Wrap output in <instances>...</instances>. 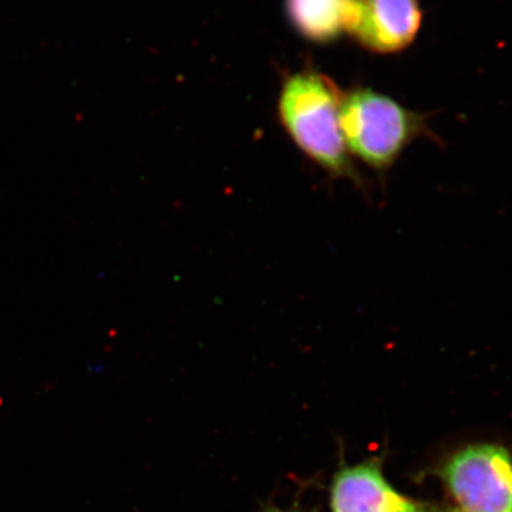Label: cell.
<instances>
[{
  "label": "cell",
  "mask_w": 512,
  "mask_h": 512,
  "mask_svg": "<svg viewBox=\"0 0 512 512\" xmlns=\"http://www.w3.org/2000/svg\"><path fill=\"white\" fill-rule=\"evenodd\" d=\"M340 128L350 157L384 177L414 141L430 137L421 114L372 89L343 94Z\"/></svg>",
  "instance_id": "7a4b0ae2"
},
{
  "label": "cell",
  "mask_w": 512,
  "mask_h": 512,
  "mask_svg": "<svg viewBox=\"0 0 512 512\" xmlns=\"http://www.w3.org/2000/svg\"><path fill=\"white\" fill-rule=\"evenodd\" d=\"M342 97L336 84L322 73L303 70L292 74L279 92V123L293 146L330 180L348 181L367 194L369 184L343 140Z\"/></svg>",
  "instance_id": "6da1fadb"
},
{
  "label": "cell",
  "mask_w": 512,
  "mask_h": 512,
  "mask_svg": "<svg viewBox=\"0 0 512 512\" xmlns=\"http://www.w3.org/2000/svg\"><path fill=\"white\" fill-rule=\"evenodd\" d=\"M420 26L419 0H349L346 32L373 52L406 49Z\"/></svg>",
  "instance_id": "277c9868"
},
{
  "label": "cell",
  "mask_w": 512,
  "mask_h": 512,
  "mask_svg": "<svg viewBox=\"0 0 512 512\" xmlns=\"http://www.w3.org/2000/svg\"><path fill=\"white\" fill-rule=\"evenodd\" d=\"M332 512H441L389 484L377 461L340 468L330 485Z\"/></svg>",
  "instance_id": "5b68a950"
},
{
  "label": "cell",
  "mask_w": 512,
  "mask_h": 512,
  "mask_svg": "<svg viewBox=\"0 0 512 512\" xmlns=\"http://www.w3.org/2000/svg\"><path fill=\"white\" fill-rule=\"evenodd\" d=\"M439 476L457 512H512V456L500 444L458 448Z\"/></svg>",
  "instance_id": "3957f363"
},
{
  "label": "cell",
  "mask_w": 512,
  "mask_h": 512,
  "mask_svg": "<svg viewBox=\"0 0 512 512\" xmlns=\"http://www.w3.org/2000/svg\"><path fill=\"white\" fill-rule=\"evenodd\" d=\"M268 512H282V511H268Z\"/></svg>",
  "instance_id": "52a82bcc"
},
{
  "label": "cell",
  "mask_w": 512,
  "mask_h": 512,
  "mask_svg": "<svg viewBox=\"0 0 512 512\" xmlns=\"http://www.w3.org/2000/svg\"><path fill=\"white\" fill-rule=\"evenodd\" d=\"M296 32L313 43H330L346 32L349 0H286Z\"/></svg>",
  "instance_id": "8992f818"
}]
</instances>
